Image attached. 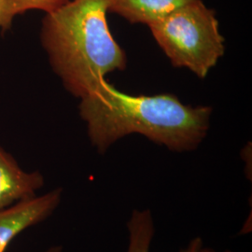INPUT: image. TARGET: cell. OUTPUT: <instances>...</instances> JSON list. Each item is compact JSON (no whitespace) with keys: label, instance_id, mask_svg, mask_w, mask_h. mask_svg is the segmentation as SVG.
Segmentation results:
<instances>
[{"label":"cell","instance_id":"cell-8","mask_svg":"<svg viewBox=\"0 0 252 252\" xmlns=\"http://www.w3.org/2000/svg\"><path fill=\"white\" fill-rule=\"evenodd\" d=\"M69 1L70 0H6L8 14L11 20L27 10L38 9L48 13L62 7Z\"/></svg>","mask_w":252,"mask_h":252},{"label":"cell","instance_id":"cell-4","mask_svg":"<svg viewBox=\"0 0 252 252\" xmlns=\"http://www.w3.org/2000/svg\"><path fill=\"white\" fill-rule=\"evenodd\" d=\"M62 195L63 189L56 188L43 195L0 209V252H5L11 241L27 228L52 216L59 207Z\"/></svg>","mask_w":252,"mask_h":252},{"label":"cell","instance_id":"cell-5","mask_svg":"<svg viewBox=\"0 0 252 252\" xmlns=\"http://www.w3.org/2000/svg\"><path fill=\"white\" fill-rule=\"evenodd\" d=\"M44 185L40 172H27L0 146V209L36 196Z\"/></svg>","mask_w":252,"mask_h":252},{"label":"cell","instance_id":"cell-11","mask_svg":"<svg viewBox=\"0 0 252 252\" xmlns=\"http://www.w3.org/2000/svg\"><path fill=\"white\" fill-rule=\"evenodd\" d=\"M218 252L215 251V250H213V249H211V248H205V247H203L202 248V250H201V252ZM232 252L231 251H224V252Z\"/></svg>","mask_w":252,"mask_h":252},{"label":"cell","instance_id":"cell-2","mask_svg":"<svg viewBox=\"0 0 252 252\" xmlns=\"http://www.w3.org/2000/svg\"><path fill=\"white\" fill-rule=\"evenodd\" d=\"M107 0H70L46 13L40 40L54 73L82 98L126 67V55L108 27Z\"/></svg>","mask_w":252,"mask_h":252},{"label":"cell","instance_id":"cell-9","mask_svg":"<svg viewBox=\"0 0 252 252\" xmlns=\"http://www.w3.org/2000/svg\"><path fill=\"white\" fill-rule=\"evenodd\" d=\"M12 20L9 18L7 10L6 0H0V29H7L11 25Z\"/></svg>","mask_w":252,"mask_h":252},{"label":"cell","instance_id":"cell-3","mask_svg":"<svg viewBox=\"0 0 252 252\" xmlns=\"http://www.w3.org/2000/svg\"><path fill=\"white\" fill-rule=\"evenodd\" d=\"M157 44L177 67L205 79L225 52L215 11L194 0L149 26Z\"/></svg>","mask_w":252,"mask_h":252},{"label":"cell","instance_id":"cell-7","mask_svg":"<svg viewBox=\"0 0 252 252\" xmlns=\"http://www.w3.org/2000/svg\"><path fill=\"white\" fill-rule=\"evenodd\" d=\"M129 243L126 252H150L155 226L150 209H134L127 221ZM204 243L201 237H194L180 252H200Z\"/></svg>","mask_w":252,"mask_h":252},{"label":"cell","instance_id":"cell-6","mask_svg":"<svg viewBox=\"0 0 252 252\" xmlns=\"http://www.w3.org/2000/svg\"><path fill=\"white\" fill-rule=\"evenodd\" d=\"M194 0H107L108 11L148 27Z\"/></svg>","mask_w":252,"mask_h":252},{"label":"cell","instance_id":"cell-1","mask_svg":"<svg viewBox=\"0 0 252 252\" xmlns=\"http://www.w3.org/2000/svg\"><path fill=\"white\" fill-rule=\"evenodd\" d=\"M81 100L80 114L91 143L101 154L131 134L172 152L193 151L207 135L212 112L209 107L186 106L169 94L128 95L106 80Z\"/></svg>","mask_w":252,"mask_h":252},{"label":"cell","instance_id":"cell-10","mask_svg":"<svg viewBox=\"0 0 252 252\" xmlns=\"http://www.w3.org/2000/svg\"><path fill=\"white\" fill-rule=\"evenodd\" d=\"M63 252V248L61 246H53L51 248H49L46 252Z\"/></svg>","mask_w":252,"mask_h":252}]
</instances>
